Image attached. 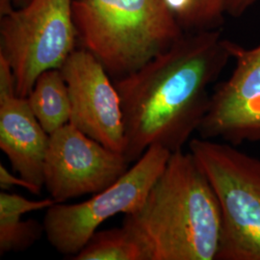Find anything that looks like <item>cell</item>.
I'll return each mask as SVG.
<instances>
[{"label": "cell", "instance_id": "1", "mask_svg": "<svg viewBox=\"0 0 260 260\" xmlns=\"http://www.w3.org/2000/svg\"><path fill=\"white\" fill-rule=\"evenodd\" d=\"M231 59L220 29L185 32L137 71L114 80L129 164L152 145L182 150L209 108V86Z\"/></svg>", "mask_w": 260, "mask_h": 260}, {"label": "cell", "instance_id": "2", "mask_svg": "<svg viewBox=\"0 0 260 260\" xmlns=\"http://www.w3.org/2000/svg\"><path fill=\"white\" fill-rule=\"evenodd\" d=\"M124 216L149 260H216L221 207L191 151L172 152L144 203Z\"/></svg>", "mask_w": 260, "mask_h": 260}, {"label": "cell", "instance_id": "3", "mask_svg": "<svg viewBox=\"0 0 260 260\" xmlns=\"http://www.w3.org/2000/svg\"><path fill=\"white\" fill-rule=\"evenodd\" d=\"M78 41L113 80L137 71L184 35L168 0H73Z\"/></svg>", "mask_w": 260, "mask_h": 260}, {"label": "cell", "instance_id": "4", "mask_svg": "<svg viewBox=\"0 0 260 260\" xmlns=\"http://www.w3.org/2000/svg\"><path fill=\"white\" fill-rule=\"evenodd\" d=\"M189 149L222 212L216 260H260V159L228 143L192 139Z\"/></svg>", "mask_w": 260, "mask_h": 260}, {"label": "cell", "instance_id": "5", "mask_svg": "<svg viewBox=\"0 0 260 260\" xmlns=\"http://www.w3.org/2000/svg\"><path fill=\"white\" fill-rule=\"evenodd\" d=\"M78 41L73 0H0V54L13 70L17 94L27 98L43 73L61 69Z\"/></svg>", "mask_w": 260, "mask_h": 260}, {"label": "cell", "instance_id": "6", "mask_svg": "<svg viewBox=\"0 0 260 260\" xmlns=\"http://www.w3.org/2000/svg\"><path fill=\"white\" fill-rule=\"evenodd\" d=\"M172 152L152 145L117 181L79 204H54L44 218L48 243L64 255H76L98 228L118 214L132 213L144 203Z\"/></svg>", "mask_w": 260, "mask_h": 260}, {"label": "cell", "instance_id": "7", "mask_svg": "<svg viewBox=\"0 0 260 260\" xmlns=\"http://www.w3.org/2000/svg\"><path fill=\"white\" fill-rule=\"evenodd\" d=\"M123 153L106 148L72 123L49 135L44 182L56 204L94 195L129 169Z\"/></svg>", "mask_w": 260, "mask_h": 260}, {"label": "cell", "instance_id": "8", "mask_svg": "<svg viewBox=\"0 0 260 260\" xmlns=\"http://www.w3.org/2000/svg\"><path fill=\"white\" fill-rule=\"evenodd\" d=\"M235 67L216 87L198 132L203 139L233 146L260 142V44L246 48L226 40Z\"/></svg>", "mask_w": 260, "mask_h": 260}, {"label": "cell", "instance_id": "9", "mask_svg": "<svg viewBox=\"0 0 260 260\" xmlns=\"http://www.w3.org/2000/svg\"><path fill=\"white\" fill-rule=\"evenodd\" d=\"M60 70L71 96L70 123L106 148L124 154L126 142L121 98L102 63L80 48L75 49Z\"/></svg>", "mask_w": 260, "mask_h": 260}, {"label": "cell", "instance_id": "10", "mask_svg": "<svg viewBox=\"0 0 260 260\" xmlns=\"http://www.w3.org/2000/svg\"><path fill=\"white\" fill-rule=\"evenodd\" d=\"M49 141L35 117L27 98L14 95L0 101V149L13 170L43 189L44 164Z\"/></svg>", "mask_w": 260, "mask_h": 260}, {"label": "cell", "instance_id": "11", "mask_svg": "<svg viewBox=\"0 0 260 260\" xmlns=\"http://www.w3.org/2000/svg\"><path fill=\"white\" fill-rule=\"evenodd\" d=\"M27 101L40 124L49 135L71 121L70 92L59 69L47 71L38 77Z\"/></svg>", "mask_w": 260, "mask_h": 260}, {"label": "cell", "instance_id": "12", "mask_svg": "<svg viewBox=\"0 0 260 260\" xmlns=\"http://www.w3.org/2000/svg\"><path fill=\"white\" fill-rule=\"evenodd\" d=\"M75 260H149L137 238L121 224L106 231L95 232Z\"/></svg>", "mask_w": 260, "mask_h": 260}, {"label": "cell", "instance_id": "13", "mask_svg": "<svg viewBox=\"0 0 260 260\" xmlns=\"http://www.w3.org/2000/svg\"><path fill=\"white\" fill-rule=\"evenodd\" d=\"M184 32L219 29L225 15L226 0H168Z\"/></svg>", "mask_w": 260, "mask_h": 260}, {"label": "cell", "instance_id": "14", "mask_svg": "<svg viewBox=\"0 0 260 260\" xmlns=\"http://www.w3.org/2000/svg\"><path fill=\"white\" fill-rule=\"evenodd\" d=\"M23 215L0 213V253L19 252L30 249L45 233L44 223L23 220Z\"/></svg>", "mask_w": 260, "mask_h": 260}, {"label": "cell", "instance_id": "15", "mask_svg": "<svg viewBox=\"0 0 260 260\" xmlns=\"http://www.w3.org/2000/svg\"><path fill=\"white\" fill-rule=\"evenodd\" d=\"M54 204L56 203L51 198L33 201L18 194L8 193L5 190L0 193V213L25 215L30 212L47 210Z\"/></svg>", "mask_w": 260, "mask_h": 260}, {"label": "cell", "instance_id": "16", "mask_svg": "<svg viewBox=\"0 0 260 260\" xmlns=\"http://www.w3.org/2000/svg\"><path fill=\"white\" fill-rule=\"evenodd\" d=\"M17 94L16 79L9 62L0 54V101Z\"/></svg>", "mask_w": 260, "mask_h": 260}, {"label": "cell", "instance_id": "17", "mask_svg": "<svg viewBox=\"0 0 260 260\" xmlns=\"http://www.w3.org/2000/svg\"><path fill=\"white\" fill-rule=\"evenodd\" d=\"M14 186L23 188L34 195H39L42 191L41 188L28 182L27 180H25L24 178H22L19 176V177L15 176L3 164H0V187H1V189L7 190Z\"/></svg>", "mask_w": 260, "mask_h": 260}, {"label": "cell", "instance_id": "18", "mask_svg": "<svg viewBox=\"0 0 260 260\" xmlns=\"http://www.w3.org/2000/svg\"><path fill=\"white\" fill-rule=\"evenodd\" d=\"M256 0H226L225 14L233 18H239Z\"/></svg>", "mask_w": 260, "mask_h": 260}, {"label": "cell", "instance_id": "19", "mask_svg": "<svg viewBox=\"0 0 260 260\" xmlns=\"http://www.w3.org/2000/svg\"><path fill=\"white\" fill-rule=\"evenodd\" d=\"M11 1H12L13 5H14L15 7H20V6L24 5V4L27 2L28 0H11Z\"/></svg>", "mask_w": 260, "mask_h": 260}]
</instances>
